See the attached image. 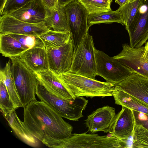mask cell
Here are the masks:
<instances>
[{
	"instance_id": "cell-1",
	"label": "cell",
	"mask_w": 148,
	"mask_h": 148,
	"mask_svg": "<svg viewBox=\"0 0 148 148\" xmlns=\"http://www.w3.org/2000/svg\"><path fill=\"white\" fill-rule=\"evenodd\" d=\"M24 108V126L42 142L47 139H67L71 135L73 126L45 102L33 101Z\"/></svg>"
},
{
	"instance_id": "cell-2",
	"label": "cell",
	"mask_w": 148,
	"mask_h": 148,
	"mask_svg": "<svg viewBox=\"0 0 148 148\" xmlns=\"http://www.w3.org/2000/svg\"><path fill=\"white\" fill-rule=\"evenodd\" d=\"M57 76L64 86L75 97L112 96L117 90V84L101 82L69 72Z\"/></svg>"
},
{
	"instance_id": "cell-3",
	"label": "cell",
	"mask_w": 148,
	"mask_h": 148,
	"mask_svg": "<svg viewBox=\"0 0 148 148\" xmlns=\"http://www.w3.org/2000/svg\"><path fill=\"white\" fill-rule=\"evenodd\" d=\"M36 94L41 101L52 108L62 117L71 121H77L83 116L82 112L88 103L83 97L71 100L58 97L48 91L38 80Z\"/></svg>"
},
{
	"instance_id": "cell-4",
	"label": "cell",
	"mask_w": 148,
	"mask_h": 148,
	"mask_svg": "<svg viewBox=\"0 0 148 148\" xmlns=\"http://www.w3.org/2000/svg\"><path fill=\"white\" fill-rule=\"evenodd\" d=\"M72 134L69 138L63 139H47L42 143L54 148H120L121 143L117 138L97 134Z\"/></svg>"
},
{
	"instance_id": "cell-5",
	"label": "cell",
	"mask_w": 148,
	"mask_h": 148,
	"mask_svg": "<svg viewBox=\"0 0 148 148\" xmlns=\"http://www.w3.org/2000/svg\"><path fill=\"white\" fill-rule=\"evenodd\" d=\"M12 61L11 72L20 100L24 108L31 101L36 100V91L38 79L18 56L9 58Z\"/></svg>"
},
{
	"instance_id": "cell-6",
	"label": "cell",
	"mask_w": 148,
	"mask_h": 148,
	"mask_svg": "<svg viewBox=\"0 0 148 148\" xmlns=\"http://www.w3.org/2000/svg\"><path fill=\"white\" fill-rule=\"evenodd\" d=\"M95 49L92 36L88 33L74 48L72 64L68 72L96 79Z\"/></svg>"
},
{
	"instance_id": "cell-7",
	"label": "cell",
	"mask_w": 148,
	"mask_h": 148,
	"mask_svg": "<svg viewBox=\"0 0 148 148\" xmlns=\"http://www.w3.org/2000/svg\"><path fill=\"white\" fill-rule=\"evenodd\" d=\"M97 75L106 82L117 84L127 78L133 71L113 60L103 51L95 50Z\"/></svg>"
},
{
	"instance_id": "cell-8",
	"label": "cell",
	"mask_w": 148,
	"mask_h": 148,
	"mask_svg": "<svg viewBox=\"0 0 148 148\" xmlns=\"http://www.w3.org/2000/svg\"><path fill=\"white\" fill-rule=\"evenodd\" d=\"M73 40L74 48L88 33L87 24L89 13L78 0H75L64 6Z\"/></svg>"
},
{
	"instance_id": "cell-9",
	"label": "cell",
	"mask_w": 148,
	"mask_h": 148,
	"mask_svg": "<svg viewBox=\"0 0 148 148\" xmlns=\"http://www.w3.org/2000/svg\"><path fill=\"white\" fill-rule=\"evenodd\" d=\"M49 29L44 22L33 23L5 15L0 18V34H17L40 36Z\"/></svg>"
},
{
	"instance_id": "cell-10",
	"label": "cell",
	"mask_w": 148,
	"mask_h": 148,
	"mask_svg": "<svg viewBox=\"0 0 148 148\" xmlns=\"http://www.w3.org/2000/svg\"><path fill=\"white\" fill-rule=\"evenodd\" d=\"M49 69L57 75L69 71L74 52L72 37L64 45L57 48H46Z\"/></svg>"
},
{
	"instance_id": "cell-11",
	"label": "cell",
	"mask_w": 148,
	"mask_h": 148,
	"mask_svg": "<svg viewBox=\"0 0 148 148\" xmlns=\"http://www.w3.org/2000/svg\"><path fill=\"white\" fill-rule=\"evenodd\" d=\"M126 29L131 47L139 48L146 42L148 40V0H143L133 21Z\"/></svg>"
},
{
	"instance_id": "cell-12",
	"label": "cell",
	"mask_w": 148,
	"mask_h": 148,
	"mask_svg": "<svg viewBox=\"0 0 148 148\" xmlns=\"http://www.w3.org/2000/svg\"><path fill=\"white\" fill-rule=\"evenodd\" d=\"M144 46L135 48L127 43L122 45V49L113 59L124 66L148 78V62L143 60L142 56Z\"/></svg>"
},
{
	"instance_id": "cell-13",
	"label": "cell",
	"mask_w": 148,
	"mask_h": 148,
	"mask_svg": "<svg viewBox=\"0 0 148 148\" xmlns=\"http://www.w3.org/2000/svg\"><path fill=\"white\" fill-rule=\"evenodd\" d=\"M135 125L133 110L122 106L112 121L108 132L118 138L128 139L133 136Z\"/></svg>"
},
{
	"instance_id": "cell-14",
	"label": "cell",
	"mask_w": 148,
	"mask_h": 148,
	"mask_svg": "<svg viewBox=\"0 0 148 148\" xmlns=\"http://www.w3.org/2000/svg\"><path fill=\"white\" fill-rule=\"evenodd\" d=\"M117 89L148 105V78L133 71L125 79L117 84Z\"/></svg>"
},
{
	"instance_id": "cell-15",
	"label": "cell",
	"mask_w": 148,
	"mask_h": 148,
	"mask_svg": "<svg viewBox=\"0 0 148 148\" xmlns=\"http://www.w3.org/2000/svg\"><path fill=\"white\" fill-rule=\"evenodd\" d=\"M116 114L115 109L109 106L97 108L88 115L85 120L88 131L92 133L101 131L108 132Z\"/></svg>"
},
{
	"instance_id": "cell-16",
	"label": "cell",
	"mask_w": 148,
	"mask_h": 148,
	"mask_svg": "<svg viewBox=\"0 0 148 148\" xmlns=\"http://www.w3.org/2000/svg\"><path fill=\"white\" fill-rule=\"evenodd\" d=\"M46 14V8L42 0H33L7 15L27 22L36 23L43 22Z\"/></svg>"
},
{
	"instance_id": "cell-17",
	"label": "cell",
	"mask_w": 148,
	"mask_h": 148,
	"mask_svg": "<svg viewBox=\"0 0 148 148\" xmlns=\"http://www.w3.org/2000/svg\"><path fill=\"white\" fill-rule=\"evenodd\" d=\"M35 73L38 81L52 94L66 99L71 100L75 98L64 86L57 75L50 69Z\"/></svg>"
},
{
	"instance_id": "cell-18",
	"label": "cell",
	"mask_w": 148,
	"mask_h": 148,
	"mask_svg": "<svg viewBox=\"0 0 148 148\" xmlns=\"http://www.w3.org/2000/svg\"><path fill=\"white\" fill-rule=\"evenodd\" d=\"M17 56L34 73L49 69L48 56L46 49L41 48L29 49Z\"/></svg>"
},
{
	"instance_id": "cell-19",
	"label": "cell",
	"mask_w": 148,
	"mask_h": 148,
	"mask_svg": "<svg viewBox=\"0 0 148 148\" xmlns=\"http://www.w3.org/2000/svg\"><path fill=\"white\" fill-rule=\"evenodd\" d=\"M46 9L47 14L43 22L49 29L71 32L64 7H60L57 5L54 9Z\"/></svg>"
},
{
	"instance_id": "cell-20",
	"label": "cell",
	"mask_w": 148,
	"mask_h": 148,
	"mask_svg": "<svg viewBox=\"0 0 148 148\" xmlns=\"http://www.w3.org/2000/svg\"><path fill=\"white\" fill-rule=\"evenodd\" d=\"M15 110H12L2 114L10 126L19 138L30 146H36L37 143L36 138L25 128L23 122L17 116Z\"/></svg>"
},
{
	"instance_id": "cell-21",
	"label": "cell",
	"mask_w": 148,
	"mask_h": 148,
	"mask_svg": "<svg viewBox=\"0 0 148 148\" xmlns=\"http://www.w3.org/2000/svg\"><path fill=\"white\" fill-rule=\"evenodd\" d=\"M113 96L115 104L148 114L147 104L125 92L117 88Z\"/></svg>"
},
{
	"instance_id": "cell-22",
	"label": "cell",
	"mask_w": 148,
	"mask_h": 148,
	"mask_svg": "<svg viewBox=\"0 0 148 148\" xmlns=\"http://www.w3.org/2000/svg\"><path fill=\"white\" fill-rule=\"evenodd\" d=\"M29 49L9 34H0V52L5 57L17 56Z\"/></svg>"
},
{
	"instance_id": "cell-23",
	"label": "cell",
	"mask_w": 148,
	"mask_h": 148,
	"mask_svg": "<svg viewBox=\"0 0 148 148\" xmlns=\"http://www.w3.org/2000/svg\"><path fill=\"white\" fill-rule=\"evenodd\" d=\"M10 61L6 62L3 69L0 71V80L4 84L10 98L16 109L23 106L18 95L10 69Z\"/></svg>"
},
{
	"instance_id": "cell-24",
	"label": "cell",
	"mask_w": 148,
	"mask_h": 148,
	"mask_svg": "<svg viewBox=\"0 0 148 148\" xmlns=\"http://www.w3.org/2000/svg\"><path fill=\"white\" fill-rule=\"evenodd\" d=\"M46 48H57L67 43L72 37L70 32H62L49 29L39 36Z\"/></svg>"
},
{
	"instance_id": "cell-25",
	"label": "cell",
	"mask_w": 148,
	"mask_h": 148,
	"mask_svg": "<svg viewBox=\"0 0 148 148\" xmlns=\"http://www.w3.org/2000/svg\"><path fill=\"white\" fill-rule=\"evenodd\" d=\"M118 23L124 25L120 13L117 10H110L89 13L87 24L89 28L93 25L101 23Z\"/></svg>"
},
{
	"instance_id": "cell-26",
	"label": "cell",
	"mask_w": 148,
	"mask_h": 148,
	"mask_svg": "<svg viewBox=\"0 0 148 148\" xmlns=\"http://www.w3.org/2000/svg\"><path fill=\"white\" fill-rule=\"evenodd\" d=\"M143 0H135L128 2L123 6L119 7L117 11L121 14L124 25L127 29L133 21L141 6Z\"/></svg>"
},
{
	"instance_id": "cell-27",
	"label": "cell",
	"mask_w": 148,
	"mask_h": 148,
	"mask_svg": "<svg viewBox=\"0 0 148 148\" xmlns=\"http://www.w3.org/2000/svg\"><path fill=\"white\" fill-rule=\"evenodd\" d=\"M148 148V130L141 125H135L132 148Z\"/></svg>"
},
{
	"instance_id": "cell-28",
	"label": "cell",
	"mask_w": 148,
	"mask_h": 148,
	"mask_svg": "<svg viewBox=\"0 0 148 148\" xmlns=\"http://www.w3.org/2000/svg\"><path fill=\"white\" fill-rule=\"evenodd\" d=\"M89 13L111 10V3L113 0H78Z\"/></svg>"
},
{
	"instance_id": "cell-29",
	"label": "cell",
	"mask_w": 148,
	"mask_h": 148,
	"mask_svg": "<svg viewBox=\"0 0 148 148\" xmlns=\"http://www.w3.org/2000/svg\"><path fill=\"white\" fill-rule=\"evenodd\" d=\"M9 34L28 49L34 48L46 49L44 44L38 36L12 34Z\"/></svg>"
},
{
	"instance_id": "cell-30",
	"label": "cell",
	"mask_w": 148,
	"mask_h": 148,
	"mask_svg": "<svg viewBox=\"0 0 148 148\" xmlns=\"http://www.w3.org/2000/svg\"><path fill=\"white\" fill-rule=\"evenodd\" d=\"M0 109L2 113L16 110L4 84L1 80H0Z\"/></svg>"
},
{
	"instance_id": "cell-31",
	"label": "cell",
	"mask_w": 148,
	"mask_h": 148,
	"mask_svg": "<svg viewBox=\"0 0 148 148\" xmlns=\"http://www.w3.org/2000/svg\"><path fill=\"white\" fill-rule=\"evenodd\" d=\"M33 0H7L2 10L0 17L16 11Z\"/></svg>"
},
{
	"instance_id": "cell-32",
	"label": "cell",
	"mask_w": 148,
	"mask_h": 148,
	"mask_svg": "<svg viewBox=\"0 0 148 148\" xmlns=\"http://www.w3.org/2000/svg\"><path fill=\"white\" fill-rule=\"evenodd\" d=\"M135 124L141 125L148 130V114L133 110Z\"/></svg>"
},
{
	"instance_id": "cell-33",
	"label": "cell",
	"mask_w": 148,
	"mask_h": 148,
	"mask_svg": "<svg viewBox=\"0 0 148 148\" xmlns=\"http://www.w3.org/2000/svg\"><path fill=\"white\" fill-rule=\"evenodd\" d=\"M47 8L54 9L56 7L58 0H42Z\"/></svg>"
},
{
	"instance_id": "cell-34",
	"label": "cell",
	"mask_w": 148,
	"mask_h": 148,
	"mask_svg": "<svg viewBox=\"0 0 148 148\" xmlns=\"http://www.w3.org/2000/svg\"><path fill=\"white\" fill-rule=\"evenodd\" d=\"M144 47L142 59L143 60L148 62V41L146 43Z\"/></svg>"
},
{
	"instance_id": "cell-35",
	"label": "cell",
	"mask_w": 148,
	"mask_h": 148,
	"mask_svg": "<svg viewBox=\"0 0 148 148\" xmlns=\"http://www.w3.org/2000/svg\"><path fill=\"white\" fill-rule=\"evenodd\" d=\"M74 0H58L57 5L60 7H64Z\"/></svg>"
},
{
	"instance_id": "cell-36",
	"label": "cell",
	"mask_w": 148,
	"mask_h": 148,
	"mask_svg": "<svg viewBox=\"0 0 148 148\" xmlns=\"http://www.w3.org/2000/svg\"><path fill=\"white\" fill-rule=\"evenodd\" d=\"M115 2L119 5V7H121L129 1L130 0H114Z\"/></svg>"
},
{
	"instance_id": "cell-37",
	"label": "cell",
	"mask_w": 148,
	"mask_h": 148,
	"mask_svg": "<svg viewBox=\"0 0 148 148\" xmlns=\"http://www.w3.org/2000/svg\"><path fill=\"white\" fill-rule=\"evenodd\" d=\"M7 0H0V12L2 10L4 5Z\"/></svg>"
},
{
	"instance_id": "cell-38",
	"label": "cell",
	"mask_w": 148,
	"mask_h": 148,
	"mask_svg": "<svg viewBox=\"0 0 148 148\" xmlns=\"http://www.w3.org/2000/svg\"><path fill=\"white\" fill-rule=\"evenodd\" d=\"M134 0H130L129 1L130 2H132L133 1H134Z\"/></svg>"
}]
</instances>
